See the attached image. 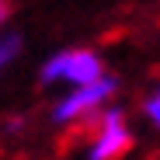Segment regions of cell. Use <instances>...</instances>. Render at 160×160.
Instances as JSON below:
<instances>
[{"instance_id": "cell-1", "label": "cell", "mask_w": 160, "mask_h": 160, "mask_svg": "<svg viewBox=\"0 0 160 160\" xmlns=\"http://www.w3.org/2000/svg\"><path fill=\"white\" fill-rule=\"evenodd\" d=\"M52 77H70L80 87H87V84L101 80V63H98L94 52H84V49L80 52H63V56H56L45 66V80H52Z\"/></svg>"}, {"instance_id": "cell-2", "label": "cell", "mask_w": 160, "mask_h": 160, "mask_svg": "<svg viewBox=\"0 0 160 160\" xmlns=\"http://www.w3.org/2000/svg\"><path fill=\"white\" fill-rule=\"evenodd\" d=\"M129 146H132V136H129L125 125H122V115L112 112V115H104V129H101V136L94 143L91 160H118Z\"/></svg>"}, {"instance_id": "cell-3", "label": "cell", "mask_w": 160, "mask_h": 160, "mask_svg": "<svg viewBox=\"0 0 160 160\" xmlns=\"http://www.w3.org/2000/svg\"><path fill=\"white\" fill-rule=\"evenodd\" d=\"M115 84H112V80H98V84H87V87H80L73 98H66L63 104H59V108H56V118L59 122H66V118H73V115H80V112H87L91 108V104H98L104 94H108Z\"/></svg>"}, {"instance_id": "cell-4", "label": "cell", "mask_w": 160, "mask_h": 160, "mask_svg": "<svg viewBox=\"0 0 160 160\" xmlns=\"http://www.w3.org/2000/svg\"><path fill=\"white\" fill-rule=\"evenodd\" d=\"M14 52H18V42H4V45H0V63H7Z\"/></svg>"}, {"instance_id": "cell-5", "label": "cell", "mask_w": 160, "mask_h": 160, "mask_svg": "<svg viewBox=\"0 0 160 160\" xmlns=\"http://www.w3.org/2000/svg\"><path fill=\"white\" fill-rule=\"evenodd\" d=\"M146 115H150V118H153V122L160 125V98H153V101L146 104Z\"/></svg>"}, {"instance_id": "cell-6", "label": "cell", "mask_w": 160, "mask_h": 160, "mask_svg": "<svg viewBox=\"0 0 160 160\" xmlns=\"http://www.w3.org/2000/svg\"><path fill=\"white\" fill-rule=\"evenodd\" d=\"M7 14H11V4H7V0H0V21H7Z\"/></svg>"}]
</instances>
